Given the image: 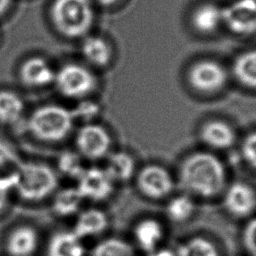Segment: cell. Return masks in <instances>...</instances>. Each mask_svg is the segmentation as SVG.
<instances>
[{"label": "cell", "instance_id": "cb8c5ba5", "mask_svg": "<svg viewBox=\"0 0 256 256\" xmlns=\"http://www.w3.org/2000/svg\"><path fill=\"white\" fill-rule=\"evenodd\" d=\"M24 110V103L19 95L11 90H0V122L14 124Z\"/></svg>", "mask_w": 256, "mask_h": 256}, {"label": "cell", "instance_id": "836d02e7", "mask_svg": "<svg viewBox=\"0 0 256 256\" xmlns=\"http://www.w3.org/2000/svg\"><path fill=\"white\" fill-rule=\"evenodd\" d=\"M12 0H0V16L5 14L9 9Z\"/></svg>", "mask_w": 256, "mask_h": 256}, {"label": "cell", "instance_id": "d6a6232c", "mask_svg": "<svg viewBox=\"0 0 256 256\" xmlns=\"http://www.w3.org/2000/svg\"><path fill=\"white\" fill-rule=\"evenodd\" d=\"M146 256H176V254H175L174 250L160 247L159 249H157L155 251L146 253Z\"/></svg>", "mask_w": 256, "mask_h": 256}, {"label": "cell", "instance_id": "5bb4252c", "mask_svg": "<svg viewBox=\"0 0 256 256\" xmlns=\"http://www.w3.org/2000/svg\"><path fill=\"white\" fill-rule=\"evenodd\" d=\"M20 79L29 87H44L54 82L55 72L42 57L33 56L26 59L19 70Z\"/></svg>", "mask_w": 256, "mask_h": 256}, {"label": "cell", "instance_id": "3957f363", "mask_svg": "<svg viewBox=\"0 0 256 256\" xmlns=\"http://www.w3.org/2000/svg\"><path fill=\"white\" fill-rule=\"evenodd\" d=\"M74 116L71 110L49 104L38 107L29 118L30 132L39 140L58 142L66 138L73 128Z\"/></svg>", "mask_w": 256, "mask_h": 256}, {"label": "cell", "instance_id": "e575fe53", "mask_svg": "<svg viewBox=\"0 0 256 256\" xmlns=\"http://www.w3.org/2000/svg\"><path fill=\"white\" fill-rule=\"evenodd\" d=\"M98 4L102 5V6H105V7H108V6H112L114 4H116L119 0H95Z\"/></svg>", "mask_w": 256, "mask_h": 256}, {"label": "cell", "instance_id": "8fae6325", "mask_svg": "<svg viewBox=\"0 0 256 256\" xmlns=\"http://www.w3.org/2000/svg\"><path fill=\"white\" fill-rule=\"evenodd\" d=\"M77 189L83 199L100 202L111 197L115 190V182L105 168L92 166L84 168L77 178Z\"/></svg>", "mask_w": 256, "mask_h": 256}, {"label": "cell", "instance_id": "9a60e30c", "mask_svg": "<svg viewBox=\"0 0 256 256\" xmlns=\"http://www.w3.org/2000/svg\"><path fill=\"white\" fill-rule=\"evenodd\" d=\"M109 226L108 215L101 209L89 208L79 213L73 232L79 237H93L104 233Z\"/></svg>", "mask_w": 256, "mask_h": 256}, {"label": "cell", "instance_id": "ffe728a7", "mask_svg": "<svg viewBox=\"0 0 256 256\" xmlns=\"http://www.w3.org/2000/svg\"><path fill=\"white\" fill-rule=\"evenodd\" d=\"M85 249L73 231H63L54 234L48 244L47 256H84Z\"/></svg>", "mask_w": 256, "mask_h": 256}, {"label": "cell", "instance_id": "277c9868", "mask_svg": "<svg viewBox=\"0 0 256 256\" xmlns=\"http://www.w3.org/2000/svg\"><path fill=\"white\" fill-rule=\"evenodd\" d=\"M17 176L15 190L20 198L30 202L45 199L54 192L58 185L54 170L42 163H20Z\"/></svg>", "mask_w": 256, "mask_h": 256}, {"label": "cell", "instance_id": "2e32d148", "mask_svg": "<svg viewBox=\"0 0 256 256\" xmlns=\"http://www.w3.org/2000/svg\"><path fill=\"white\" fill-rule=\"evenodd\" d=\"M105 170L111 179L117 183H126L135 177L136 161L127 151H114L106 157Z\"/></svg>", "mask_w": 256, "mask_h": 256}, {"label": "cell", "instance_id": "603a6c76", "mask_svg": "<svg viewBox=\"0 0 256 256\" xmlns=\"http://www.w3.org/2000/svg\"><path fill=\"white\" fill-rule=\"evenodd\" d=\"M174 251L176 256H220L217 245L204 236L190 237Z\"/></svg>", "mask_w": 256, "mask_h": 256}, {"label": "cell", "instance_id": "30bf717a", "mask_svg": "<svg viewBox=\"0 0 256 256\" xmlns=\"http://www.w3.org/2000/svg\"><path fill=\"white\" fill-rule=\"evenodd\" d=\"M223 24L233 34L250 36L256 33V0H235L222 8Z\"/></svg>", "mask_w": 256, "mask_h": 256}, {"label": "cell", "instance_id": "e0dca14e", "mask_svg": "<svg viewBox=\"0 0 256 256\" xmlns=\"http://www.w3.org/2000/svg\"><path fill=\"white\" fill-rule=\"evenodd\" d=\"M221 24H223L222 8L214 3H203L192 12L191 25L200 34H212Z\"/></svg>", "mask_w": 256, "mask_h": 256}, {"label": "cell", "instance_id": "52a82bcc", "mask_svg": "<svg viewBox=\"0 0 256 256\" xmlns=\"http://www.w3.org/2000/svg\"><path fill=\"white\" fill-rule=\"evenodd\" d=\"M135 182L138 191L151 200H162L169 197L175 187L171 172L159 164H147L137 170Z\"/></svg>", "mask_w": 256, "mask_h": 256}, {"label": "cell", "instance_id": "7c38bea8", "mask_svg": "<svg viewBox=\"0 0 256 256\" xmlns=\"http://www.w3.org/2000/svg\"><path fill=\"white\" fill-rule=\"evenodd\" d=\"M199 138L211 150H227L236 143L237 133L229 122L210 119L200 126Z\"/></svg>", "mask_w": 256, "mask_h": 256}, {"label": "cell", "instance_id": "44dd1931", "mask_svg": "<svg viewBox=\"0 0 256 256\" xmlns=\"http://www.w3.org/2000/svg\"><path fill=\"white\" fill-rule=\"evenodd\" d=\"M232 73L240 85L256 90V49L237 55L232 64Z\"/></svg>", "mask_w": 256, "mask_h": 256}, {"label": "cell", "instance_id": "4fadbf2b", "mask_svg": "<svg viewBox=\"0 0 256 256\" xmlns=\"http://www.w3.org/2000/svg\"><path fill=\"white\" fill-rule=\"evenodd\" d=\"M132 235L135 245L145 253H150L161 247L165 237V228L158 219L145 217L134 224Z\"/></svg>", "mask_w": 256, "mask_h": 256}, {"label": "cell", "instance_id": "d4e9b609", "mask_svg": "<svg viewBox=\"0 0 256 256\" xmlns=\"http://www.w3.org/2000/svg\"><path fill=\"white\" fill-rule=\"evenodd\" d=\"M83 197L77 187H68L60 190L54 197L53 210L61 216H68L78 212Z\"/></svg>", "mask_w": 256, "mask_h": 256}, {"label": "cell", "instance_id": "6da1fadb", "mask_svg": "<svg viewBox=\"0 0 256 256\" xmlns=\"http://www.w3.org/2000/svg\"><path fill=\"white\" fill-rule=\"evenodd\" d=\"M177 181L183 191L194 198H215L227 186L226 167L212 152L195 151L181 161Z\"/></svg>", "mask_w": 256, "mask_h": 256}, {"label": "cell", "instance_id": "5b68a950", "mask_svg": "<svg viewBox=\"0 0 256 256\" xmlns=\"http://www.w3.org/2000/svg\"><path fill=\"white\" fill-rule=\"evenodd\" d=\"M54 82L59 92L71 99H83L91 94L97 87L98 81L95 74L87 67L68 63L56 73Z\"/></svg>", "mask_w": 256, "mask_h": 256}, {"label": "cell", "instance_id": "4dcf8cb0", "mask_svg": "<svg viewBox=\"0 0 256 256\" xmlns=\"http://www.w3.org/2000/svg\"><path fill=\"white\" fill-rule=\"evenodd\" d=\"M17 178V172L0 177V212L6 206L9 193L15 189Z\"/></svg>", "mask_w": 256, "mask_h": 256}, {"label": "cell", "instance_id": "1f68e13d", "mask_svg": "<svg viewBox=\"0 0 256 256\" xmlns=\"http://www.w3.org/2000/svg\"><path fill=\"white\" fill-rule=\"evenodd\" d=\"M18 156L14 148L6 141L0 140V167H4L10 163H16Z\"/></svg>", "mask_w": 256, "mask_h": 256}, {"label": "cell", "instance_id": "8992f818", "mask_svg": "<svg viewBox=\"0 0 256 256\" xmlns=\"http://www.w3.org/2000/svg\"><path fill=\"white\" fill-rule=\"evenodd\" d=\"M190 87L198 93L210 95L220 92L228 82V72L223 65L211 59L193 63L187 72Z\"/></svg>", "mask_w": 256, "mask_h": 256}, {"label": "cell", "instance_id": "ac0fdd59", "mask_svg": "<svg viewBox=\"0 0 256 256\" xmlns=\"http://www.w3.org/2000/svg\"><path fill=\"white\" fill-rule=\"evenodd\" d=\"M38 246V234L31 226L15 228L7 239L6 248L11 256H30Z\"/></svg>", "mask_w": 256, "mask_h": 256}, {"label": "cell", "instance_id": "7a4b0ae2", "mask_svg": "<svg viewBox=\"0 0 256 256\" xmlns=\"http://www.w3.org/2000/svg\"><path fill=\"white\" fill-rule=\"evenodd\" d=\"M49 14L55 30L70 39L86 36L94 23L91 0H53Z\"/></svg>", "mask_w": 256, "mask_h": 256}, {"label": "cell", "instance_id": "d6986e66", "mask_svg": "<svg viewBox=\"0 0 256 256\" xmlns=\"http://www.w3.org/2000/svg\"><path fill=\"white\" fill-rule=\"evenodd\" d=\"M81 53L85 60L95 67L108 66L113 58L110 43L100 36H87L81 44Z\"/></svg>", "mask_w": 256, "mask_h": 256}, {"label": "cell", "instance_id": "4316f807", "mask_svg": "<svg viewBox=\"0 0 256 256\" xmlns=\"http://www.w3.org/2000/svg\"><path fill=\"white\" fill-rule=\"evenodd\" d=\"M58 167L63 174L75 179H77L84 170L79 153L70 151L64 152L60 155Z\"/></svg>", "mask_w": 256, "mask_h": 256}, {"label": "cell", "instance_id": "83f0119b", "mask_svg": "<svg viewBox=\"0 0 256 256\" xmlns=\"http://www.w3.org/2000/svg\"><path fill=\"white\" fill-rule=\"evenodd\" d=\"M240 153L245 163L256 171V130L248 133L240 145Z\"/></svg>", "mask_w": 256, "mask_h": 256}, {"label": "cell", "instance_id": "7402d4cb", "mask_svg": "<svg viewBox=\"0 0 256 256\" xmlns=\"http://www.w3.org/2000/svg\"><path fill=\"white\" fill-rule=\"evenodd\" d=\"M196 210L195 198L185 192L172 196L165 206L166 217L175 224L188 222L193 218Z\"/></svg>", "mask_w": 256, "mask_h": 256}, {"label": "cell", "instance_id": "f1b7e54d", "mask_svg": "<svg viewBox=\"0 0 256 256\" xmlns=\"http://www.w3.org/2000/svg\"><path fill=\"white\" fill-rule=\"evenodd\" d=\"M242 246L248 256H256V216L246 222L241 235Z\"/></svg>", "mask_w": 256, "mask_h": 256}, {"label": "cell", "instance_id": "484cf974", "mask_svg": "<svg viewBox=\"0 0 256 256\" xmlns=\"http://www.w3.org/2000/svg\"><path fill=\"white\" fill-rule=\"evenodd\" d=\"M92 256H136L132 244L124 239L110 237L101 240L92 250Z\"/></svg>", "mask_w": 256, "mask_h": 256}, {"label": "cell", "instance_id": "f546056e", "mask_svg": "<svg viewBox=\"0 0 256 256\" xmlns=\"http://www.w3.org/2000/svg\"><path fill=\"white\" fill-rule=\"evenodd\" d=\"M100 107L97 103L92 101H82L75 110L72 111L74 119L76 117L82 119L85 123L93 122V119L98 115Z\"/></svg>", "mask_w": 256, "mask_h": 256}, {"label": "cell", "instance_id": "9c48e42d", "mask_svg": "<svg viewBox=\"0 0 256 256\" xmlns=\"http://www.w3.org/2000/svg\"><path fill=\"white\" fill-rule=\"evenodd\" d=\"M223 207L232 217L249 219L256 211V189L244 181L227 184L222 193Z\"/></svg>", "mask_w": 256, "mask_h": 256}, {"label": "cell", "instance_id": "ba28073f", "mask_svg": "<svg viewBox=\"0 0 256 256\" xmlns=\"http://www.w3.org/2000/svg\"><path fill=\"white\" fill-rule=\"evenodd\" d=\"M75 144L81 157L90 161H98L111 153L112 137L104 126L90 122L80 127Z\"/></svg>", "mask_w": 256, "mask_h": 256}]
</instances>
